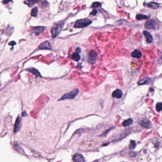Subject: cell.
<instances>
[{
  "label": "cell",
  "instance_id": "obj_25",
  "mask_svg": "<svg viewBox=\"0 0 162 162\" xmlns=\"http://www.w3.org/2000/svg\"><path fill=\"white\" fill-rule=\"evenodd\" d=\"M115 128V127H110L109 129H108V130H107L106 132L104 133L103 134H102V136H106V134L109 132V131H110V130H111L112 129H113Z\"/></svg>",
  "mask_w": 162,
  "mask_h": 162
},
{
  "label": "cell",
  "instance_id": "obj_28",
  "mask_svg": "<svg viewBox=\"0 0 162 162\" xmlns=\"http://www.w3.org/2000/svg\"><path fill=\"white\" fill-rule=\"evenodd\" d=\"M97 13H98V11H97L96 9H95V10H93L90 13V15H93V16H95V15H96Z\"/></svg>",
  "mask_w": 162,
  "mask_h": 162
},
{
  "label": "cell",
  "instance_id": "obj_24",
  "mask_svg": "<svg viewBox=\"0 0 162 162\" xmlns=\"http://www.w3.org/2000/svg\"><path fill=\"white\" fill-rule=\"evenodd\" d=\"M102 4L99 2H94L93 3L92 5L91 6V7L92 8H97L100 7L101 6Z\"/></svg>",
  "mask_w": 162,
  "mask_h": 162
},
{
  "label": "cell",
  "instance_id": "obj_4",
  "mask_svg": "<svg viewBox=\"0 0 162 162\" xmlns=\"http://www.w3.org/2000/svg\"><path fill=\"white\" fill-rule=\"evenodd\" d=\"M79 92V90L78 89H75L68 93L64 95L63 96L61 97V98L59 99V100H62L67 99H74L78 95Z\"/></svg>",
  "mask_w": 162,
  "mask_h": 162
},
{
  "label": "cell",
  "instance_id": "obj_33",
  "mask_svg": "<svg viewBox=\"0 0 162 162\" xmlns=\"http://www.w3.org/2000/svg\"><path fill=\"white\" fill-rule=\"evenodd\" d=\"M150 91H154V89H153V88H150Z\"/></svg>",
  "mask_w": 162,
  "mask_h": 162
},
{
  "label": "cell",
  "instance_id": "obj_11",
  "mask_svg": "<svg viewBox=\"0 0 162 162\" xmlns=\"http://www.w3.org/2000/svg\"><path fill=\"white\" fill-rule=\"evenodd\" d=\"M21 120H20V116H18L17 118L16 119V121L15 122V126L14 128V132L15 133H16L17 132H18L20 128L21 127Z\"/></svg>",
  "mask_w": 162,
  "mask_h": 162
},
{
  "label": "cell",
  "instance_id": "obj_7",
  "mask_svg": "<svg viewBox=\"0 0 162 162\" xmlns=\"http://www.w3.org/2000/svg\"><path fill=\"white\" fill-rule=\"evenodd\" d=\"M139 124L140 126L146 128H148L151 127V122L148 119H143L140 121Z\"/></svg>",
  "mask_w": 162,
  "mask_h": 162
},
{
  "label": "cell",
  "instance_id": "obj_8",
  "mask_svg": "<svg viewBox=\"0 0 162 162\" xmlns=\"http://www.w3.org/2000/svg\"><path fill=\"white\" fill-rule=\"evenodd\" d=\"M144 5L147 7L149 8L150 9H152L153 10H156L158 9L160 6L159 3H158L155 2H152L151 3H144Z\"/></svg>",
  "mask_w": 162,
  "mask_h": 162
},
{
  "label": "cell",
  "instance_id": "obj_13",
  "mask_svg": "<svg viewBox=\"0 0 162 162\" xmlns=\"http://www.w3.org/2000/svg\"><path fill=\"white\" fill-rule=\"evenodd\" d=\"M122 96H123V92L119 89H117L116 90H115L113 92L112 95V96L116 99H120L122 98Z\"/></svg>",
  "mask_w": 162,
  "mask_h": 162
},
{
  "label": "cell",
  "instance_id": "obj_3",
  "mask_svg": "<svg viewBox=\"0 0 162 162\" xmlns=\"http://www.w3.org/2000/svg\"><path fill=\"white\" fill-rule=\"evenodd\" d=\"M92 21L88 19H84L79 20L76 21L74 27L75 28H83L91 24Z\"/></svg>",
  "mask_w": 162,
  "mask_h": 162
},
{
  "label": "cell",
  "instance_id": "obj_30",
  "mask_svg": "<svg viewBox=\"0 0 162 162\" xmlns=\"http://www.w3.org/2000/svg\"><path fill=\"white\" fill-rule=\"evenodd\" d=\"M158 62H159V63L160 64H162V55H161V56L160 57V58H159V60H158Z\"/></svg>",
  "mask_w": 162,
  "mask_h": 162
},
{
  "label": "cell",
  "instance_id": "obj_18",
  "mask_svg": "<svg viewBox=\"0 0 162 162\" xmlns=\"http://www.w3.org/2000/svg\"><path fill=\"white\" fill-rule=\"evenodd\" d=\"M133 119L131 118H128V119L126 120L122 123V125L123 127H128L129 126L133 124Z\"/></svg>",
  "mask_w": 162,
  "mask_h": 162
},
{
  "label": "cell",
  "instance_id": "obj_9",
  "mask_svg": "<svg viewBox=\"0 0 162 162\" xmlns=\"http://www.w3.org/2000/svg\"><path fill=\"white\" fill-rule=\"evenodd\" d=\"M39 48L42 50H52V47L51 46V43L48 41H46L43 43L41 44L39 47Z\"/></svg>",
  "mask_w": 162,
  "mask_h": 162
},
{
  "label": "cell",
  "instance_id": "obj_29",
  "mask_svg": "<svg viewBox=\"0 0 162 162\" xmlns=\"http://www.w3.org/2000/svg\"><path fill=\"white\" fill-rule=\"evenodd\" d=\"M76 52H77V53H79L81 52V48H77V49H76Z\"/></svg>",
  "mask_w": 162,
  "mask_h": 162
},
{
  "label": "cell",
  "instance_id": "obj_5",
  "mask_svg": "<svg viewBox=\"0 0 162 162\" xmlns=\"http://www.w3.org/2000/svg\"><path fill=\"white\" fill-rule=\"evenodd\" d=\"M98 53L94 50H91L89 53V58H88V62L89 63L93 64L96 63V60L98 57Z\"/></svg>",
  "mask_w": 162,
  "mask_h": 162
},
{
  "label": "cell",
  "instance_id": "obj_14",
  "mask_svg": "<svg viewBox=\"0 0 162 162\" xmlns=\"http://www.w3.org/2000/svg\"><path fill=\"white\" fill-rule=\"evenodd\" d=\"M131 56L135 58H140L142 57V53L141 51L138 50H135L131 53Z\"/></svg>",
  "mask_w": 162,
  "mask_h": 162
},
{
  "label": "cell",
  "instance_id": "obj_17",
  "mask_svg": "<svg viewBox=\"0 0 162 162\" xmlns=\"http://www.w3.org/2000/svg\"><path fill=\"white\" fill-rule=\"evenodd\" d=\"M151 79L149 78H145L144 79H142L138 82V84L139 85H142L144 84H148L150 83Z\"/></svg>",
  "mask_w": 162,
  "mask_h": 162
},
{
  "label": "cell",
  "instance_id": "obj_12",
  "mask_svg": "<svg viewBox=\"0 0 162 162\" xmlns=\"http://www.w3.org/2000/svg\"><path fill=\"white\" fill-rule=\"evenodd\" d=\"M143 33L146 38L147 43H152L153 41V38L152 35L150 34V33H149L148 31H147V30H144Z\"/></svg>",
  "mask_w": 162,
  "mask_h": 162
},
{
  "label": "cell",
  "instance_id": "obj_22",
  "mask_svg": "<svg viewBox=\"0 0 162 162\" xmlns=\"http://www.w3.org/2000/svg\"><path fill=\"white\" fill-rule=\"evenodd\" d=\"M136 147V143L134 140H131L130 144L129 145V149L130 150L134 149Z\"/></svg>",
  "mask_w": 162,
  "mask_h": 162
},
{
  "label": "cell",
  "instance_id": "obj_15",
  "mask_svg": "<svg viewBox=\"0 0 162 162\" xmlns=\"http://www.w3.org/2000/svg\"><path fill=\"white\" fill-rule=\"evenodd\" d=\"M73 161L74 162H84L85 161L84 157L80 154H76L74 156Z\"/></svg>",
  "mask_w": 162,
  "mask_h": 162
},
{
  "label": "cell",
  "instance_id": "obj_10",
  "mask_svg": "<svg viewBox=\"0 0 162 162\" xmlns=\"http://www.w3.org/2000/svg\"><path fill=\"white\" fill-rule=\"evenodd\" d=\"M45 28L43 27H36L33 28L32 30V33H34L36 36L39 35L41 33H42L44 30Z\"/></svg>",
  "mask_w": 162,
  "mask_h": 162
},
{
  "label": "cell",
  "instance_id": "obj_31",
  "mask_svg": "<svg viewBox=\"0 0 162 162\" xmlns=\"http://www.w3.org/2000/svg\"><path fill=\"white\" fill-rule=\"evenodd\" d=\"M16 44V42H15V41H11V42H10L9 43V45H12V46H13L14 45H15Z\"/></svg>",
  "mask_w": 162,
  "mask_h": 162
},
{
  "label": "cell",
  "instance_id": "obj_6",
  "mask_svg": "<svg viewBox=\"0 0 162 162\" xmlns=\"http://www.w3.org/2000/svg\"><path fill=\"white\" fill-rule=\"evenodd\" d=\"M156 26V22L154 19L147 20L144 24V27L148 30L155 29Z\"/></svg>",
  "mask_w": 162,
  "mask_h": 162
},
{
  "label": "cell",
  "instance_id": "obj_32",
  "mask_svg": "<svg viewBox=\"0 0 162 162\" xmlns=\"http://www.w3.org/2000/svg\"><path fill=\"white\" fill-rule=\"evenodd\" d=\"M11 1H12V0H3V3H4L5 4H6V3H9Z\"/></svg>",
  "mask_w": 162,
  "mask_h": 162
},
{
  "label": "cell",
  "instance_id": "obj_1",
  "mask_svg": "<svg viewBox=\"0 0 162 162\" xmlns=\"http://www.w3.org/2000/svg\"><path fill=\"white\" fill-rule=\"evenodd\" d=\"M64 25V23L63 21H61L53 26L51 30V33L52 38H55L60 34V33H61V30L63 28Z\"/></svg>",
  "mask_w": 162,
  "mask_h": 162
},
{
  "label": "cell",
  "instance_id": "obj_20",
  "mask_svg": "<svg viewBox=\"0 0 162 162\" xmlns=\"http://www.w3.org/2000/svg\"><path fill=\"white\" fill-rule=\"evenodd\" d=\"M71 58L73 61H79V60L80 58V57L79 56V53H77V52H74L72 54Z\"/></svg>",
  "mask_w": 162,
  "mask_h": 162
},
{
  "label": "cell",
  "instance_id": "obj_19",
  "mask_svg": "<svg viewBox=\"0 0 162 162\" xmlns=\"http://www.w3.org/2000/svg\"><path fill=\"white\" fill-rule=\"evenodd\" d=\"M27 71L29 72H30L31 73L34 74L35 75L37 76H39V77H41V74L40 73V72L38 71L37 69H36L35 68H29L28 69Z\"/></svg>",
  "mask_w": 162,
  "mask_h": 162
},
{
  "label": "cell",
  "instance_id": "obj_26",
  "mask_svg": "<svg viewBox=\"0 0 162 162\" xmlns=\"http://www.w3.org/2000/svg\"><path fill=\"white\" fill-rule=\"evenodd\" d=\"M129 155H130V157H134L137 156V154L136 152H131L129 153Z\"/></svg>",
  "mask_w": 162,
  "mask_h": 162
},
{
  "label": "cell",
  "instance_id": "obj_2",
  "mask_svg": "<svg viewBox=\"0 0 162 162\" xmlns=\"http://www.w3.org/2000/svg\"><path fill=\"white\" fill-rule=\"evenodd\" d=\"M24 3L30 7H32L36 3H39L42 8L47 7L48 5V3L46 0H25Z\"/></svg>",
  "mask_w": 162,
  "mask_h": 162
},
{
  "label": "cell",
  "instance_id": "obj_21",
  "mask_svg": "<svg viewBox=\"0 0 162 162\" xmlns=\"http://www.w3.org/2000/svg\"><path fill=\"white\" fill-rule=\"evenodd\" d=\"M38 8L37 6L33 8L31 12V16L33 17H36L38 15Z\"/></svg>",
  "mask_w": 162,
  "mask_h": 162
},
{
  "label": "cell",
  "instance_id": "obj_23",
  "mask_svg": "<svg viewBox=\"0 0 162 162\" xmlns=\"http://www.w3.org/2000/svg\"><path fill=\"white\" fill-rule=\"evenodd\" d=\"M156 111L158 112L162 111V102H158L156 105Z\"/></svg>",
  "mask_w": 162,
  "mask_h": 162
},
{
  "label": "cell",
  "instance_id": "obj_27",
  "mask_svg": "<svg viewBox=\"0 0 162 162\" xmlns=\"http://www.w3.org/2000/svg\"><path fill=\"white\" fill-rule=\"evenodd\" d=\"M154 146H155V148H158L159 146V143L158 140H156V141H155L154 142Z\"/></svg>",
  "mask_w": 162,
  "mask_h": 162
},
{
  "label": "cell",
  "instance_id": "obj_16",
  "mask_svg": "<svg viewBox=\"0 0 162 162\" xmlns=\"http://www.w3.org/2000/svg\"><path fill=\"white\" fill-rule=\"evenodd\" d=\"M150 15H143V14H137L136 18L137 20H148L150 18Z\"/></svg>",
  "mask_w": 162,
  "mask_h": 162
}]
</instances>
